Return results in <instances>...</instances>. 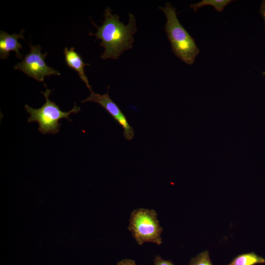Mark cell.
<instances>
[{
  "label": "cell",
  "mask_w": 265,
  "mask_h": 265,
  "mask_svg": "<svg viewBox=\"0 0 265 265\" xmlns=\"http://www.w3.org/2000/svg\"><path fill=\"white\" fill-rule=\"evenodd\" d=\"M128 230L137 243L146 242L158 245L162 243V228L160 226L156 212L153 209L138 208L131 213Z\"/></svg>",
  "instance_id": "obj_4"
},
{
  "label": "cell",
  "mask_w": 265,
  "mask_h": 265,
  "mask_svg": "<svg viewBox=\"0 0 265 265\" xmlns=\"http://www.w3.org/2000/svg\"><path fill=\"white\" fill-rule=\"evenodd\" d=\"M93 102L100 105L123 129V135L129 141L134 136L133 128L130 126L126 116L110 98L108 93L100 95L91 91L90 95L81 103Z\"/></svg>",
  "instance_id": "obj_6"
},
{
  "label": "cell",
  "mask_w": 265,
  "mask_h": 265,
  "mask_svg": "<svg viewBox=\"0 0 265 265\" xmlns=\"http://www.w3.org/2000/svg\"><path fill=\"white\" fill-rule=\"evenodd\" d=\"M64 54L67 65L78 73L80 78L85 83L89 90L92 91L84 70V67L89 65L83 62L81 56L75 51L74 48L72 47L70 49L65 48Z\"/></svg>",
  "instance_id": "obj_8"
},
{
  "label": "cell",
  "mask_w": 265,
  "mask_h": 265,
  "mask_svg": "<svg viewBox=\"0 0 265 265\" xmlns=\"http://www.w3.org/2000/svg\"><path fill=\"white\" fill-rule=\"evenodd\" d=\"M260 12L264 20L265 27V0H263L261 3Z\"/></svg>",
  "instance_id": "obj_14"
},
{
  "label": "cell",
  "mask_w": 265,
  "mask_h": 265,
  "mask_svg": "<svg viewBox=\"0 0 265 265\" xmlns=\"http://www.w3.org/2000/svg\"><path fill=\"white\" fill-rule=\"evenodd\" d=\"M105 20L100 26H96V33L90 34L101 40L100 46L104 48L101 57L104 59H117L126 50L132 48L133 35L137 31L134 16L129 14V23L126 25L119 20L117 14H112L109 7L105 10Z\"/></svg>",
  "instance_id": "obj_1"
},
{
  "label": "cell",
  "mask_w": 265,
  "mask_h": 265,
  "mask_svg": "<svg viewBox=\"0 0 265 265\" xmlns=\"http://www.w3.org/2000/svg\"><path fill=\"white\" fill-rule=\"evenodd\" d=\"M232 1L231 0H203L196 3L191 4L190 7L194 12H196L202 7L210 5L219 12L223 11L224 8Z\"/></svg>",
  "instance_id": "obj_10"
},
{
  "label": "cell",
  "mask_w": 265,
  "mask_h": 265,
  "mask_svg": "<svg viewBox=\"0 0 265 265\" xmlns=\"http://www.w3.org/2000/svg\"><path fill=\"white\" fill-rule=\"evenodd\" d=\"M51 90L46 89L42 92L46 102L39 108H34L27 105L25 106L26 111L29 113L28 122H37L39 124L38 131L43 134H55L59 131L61 126L59 121L65 118L72 121L69 118L71 113H77L80 109L79 106L75 104L74 107L69 111H62L54 102L51 101L49 96Z\"/></svg>",
  "instance_id": "obj_3"
},
{
  "label": "cell",
  "mask_w": 265,
  "mask_h": 265,
  "mask_svg": "<svg viewBox=\"0 0 265 265\" xmlns=\"http://www.w3.org/2000/svg\"><path fill=\"white\" fill-rule=\"evenodd\" d=\"M265 263V259L254 252L237 256L227 265H255Z\"/></svg>",
  "instance_id": "obj_9"
},
{
  "label": "cell",
  "mask_w": 265,
  "mask_h": 265,
  "mask_svg": "<svg viewBox=\"0 0 265 265\" xmlns=\"http://www.w3.org/2000/svg\"><path fill=\"white\" fill-rule=\"evenodd\" d=\"M262 75L265 78V71H264L262 73Z\"/></svg>",
  "instance_id": "obj_15"
},
{
  "label": "cell",
  "mask_w": 265,
  "mask_h": 265,
  "mask_svg": "<svg viewBox=\"0 0 265 265\" xmlns=\"http://www.w3.org/2000/svg\"><path fill=\"white\" fill-rule=\"evenodd\" d=\"M154 263V265H175L171 261L165 260L158 255L155 257Z\"/></svg>",
  "instance_id": "obj_12"
},
{
  "label": "cell",
  "mask_w": 265,
  "mask_h": 265,
  "mask_svg": "<svg viewBox=\"0 0 265 265\" xmlns=\"http://www.w3.org/2000/svg\"><path fill=\"white\" fill-rule=\"evenodd\" d=\"M159 9L165 14L167 21L164 28L174 54L187 65L192 64L200 53L194 39L179 22L176 8L169 2Z\"/></svg>",
  "instance_id": "obj_2"
},
{
  "label": "cell",
  "mask_w": 265,
  "mask_h": 265,
  "mask_svg": "<svg viewBox=\"0 0 265 265\" xmlns=\"http://www.w3.org/2000/svg\"><path fill=\"white\" fill-rule=\"evenodd\" d=\"M116 265H137L135 262L131 259H123L118 262Z\"/></svg>",
  "instance_id": "obj_13"
},
{
  "label": "cell",
  "mask_w": 265,
  "mask_h": 265,
  "mask_svg": "<svg viewBox=\"0 0 265 265\" xmlns=\"http://www.w3.org/2000/svg\"><path fill=\"white\" fill-rule=\"evenodd\" d=\"M21 30L19 34H10L0 30V57L1 59H5L9 56V53L13 51L16 53L18 58L22 59L23 55L20 53V50L23 48L22 44L19 42L18 39H24L23 32Z\"/></svg>",
  "instance_id": "obj_7"
},
{
  "label": "cell",
  "mask_w": 265,
  "mask_h": 265,
  "mask_svg": "<svg viewBox=\"0 0 265 265\" xmlns=\"http://www.w3.org/2000/svg\"><path fill=\"white\" fill-rule=\"evenodd\" d=\"M41 50L39 45L30 44L29 53L26 54L20 62L14 66V69L20 70L28 77L41 82L44 81L46 76L60 75L58 71L46 63L45 59L47 53H42Z\"/></svg>",
  "instance_id": "obj_5"
},
{
  "label": "cell",
  "mask_w": 265,
  "mask_h": 265,
  "mask_svg": "<svg viewBox=\"0 0 265 265\" xmlns=\"http://www.w3.org/2000/svg\"><path fill=\"white\" fill-rule=\"evenodd\" d=\"M188 265H213L208 251H202L191 259Z\"/></svg>",
  "instance_id": "obj_11"
}]
</instances>
